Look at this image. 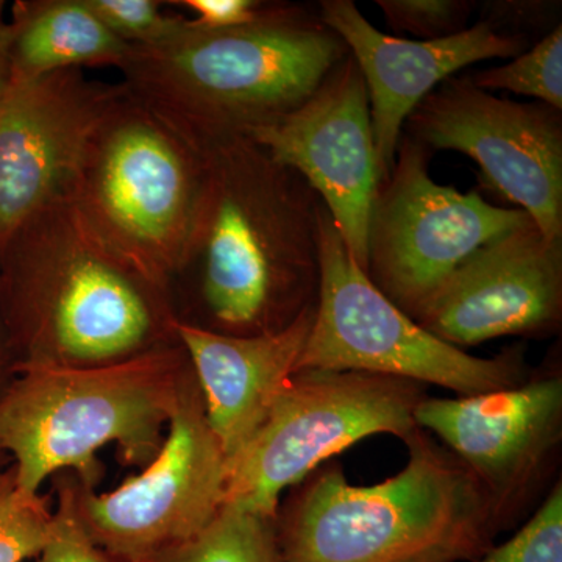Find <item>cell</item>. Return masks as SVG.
Listing matches in <instances>:
<instances>
[{"label": "cell", "mask_w": 562, "mask_h": 562, "mask_svg": "<svg viewBox=\"0 0 562 562\" xmlns=\"http://www.w3.org/2000/svg\"><path fill=\"white\" fill-rule=\"evenodd\" d=\"M201 150V198L168 286L176 319L222 335L279 331L316 305L321 198L249 138Z\"/></svg>", "instance_id": "cell-1"}, {"label": "cell", "mask_w": 562, "mask_h": 562, "mask_svg": "<svg viewBox=\"0 0 562 562\" xmlns=\"http://www.w3.org/2000/svg\"><path fill=\"white\" fill-rule=\"evenodd\" d=\"M0 302L16 371L109 364L179 341L168 292L72 199L41 211L0 249Z\"/></svg>", "instance_id": "cell-2"}, {"label": "cell", "mask_w": 562, "mask_h": 562, "mask_svg": "<svg viewBox=\"0 0 562 562\" xmlns=\"http://www.w3.org/2000/svg\"><path fill=\"white\" fill-rule=\"evenodd\" d=\"M347 55L319 13L266 2L239 27L184 18L169 38L132 46L121 83L202 149L250 138L299 109Z\"/></svg>", "instance_id": "cell-3"}, {"label": "cell", "mask_w": 562, "mask_h": 562, "mask_svg": "<svg viewBox=\"0 0 562 562\" xmlns=\"http://www.w3.org/2000/svg\"><path fill=\"white\" fill-rule=\"evenodd\" d=\"M191 375L179 341L109 364L18 369L0 392V453L13 461L16 486L40 494L70 471L95 487L106 446L125 468H146Z\"/></svg>", "instance_id": "cell-4"}, {"label": "cell", "mask_w": 562, "mask_h": 562, "mask_svg": "<svg viewBox=\"0 0 562 562\" xmlns=\"http://www.w3.org/2000/svg\"><path fill=\"white\" fill-rule=\"evenodd\" d=\"M408 464L373 486L322 472L277 513L286 562H435L486 553L497 516L486 492L449 450L417 428Z\"/></svg>", "instance_id": "cell-5"}, {"label": "cell", "mask_w": 562, "mask_h": 562, "mask_svg": "<svg viewBox=\"0 0 562 562\" xmlns=\"http://www.w3.org/2000/svg\"><path fill=\"white\" fill-rule=\"evenodd\" d=\"M203 169V151L117 83L88 140L72 202L168 292L190 238Z\"/></svg>", "instance_id": "cell-6"}, {"label": "cell", "mask_w": 562, "mask_h": 562, "mask_svg": "<svg viewBox=\"0 0 562 562\" xmlns=\"http://www.w3.org/2000/svg\"><path fill=\"white\" fill-rule=\"evenodd\" d=\"M321 280L312 331L297 371L364 372L460 395L525 380L522 351L476 358L436 338L383 294L358 265L322 203Z\"/></svg>", "instance_id": "cell-7"}, {"label": "cell", "mask_w": 562, "mask_h": 562, "mask_svg": "<svg viewBox=\"0 0 562 562\" xmlns=\"http://www.w3.org/2000/svg\"><path fill=\"white\" fill-rule=\"evenodd\" d=\"M422 384L364 372L301 371L228 461L225 503L277 519L284 491L361 439L417 430ZM224 503V505H225Z\"/></svg>", "instance_id": "cell-8"}, {"label": "cell", "mask_w": 562, "mask_h": 562, "mask_svg": "<svg viewBox=\"0 0 562 562\" xmlns=\"http://www.w3.org/2000/svg\"><path fill=\"white\" fill-rule=\"evenodd\" d=\"M430 155L403 133L369 220L366 273L409 317L472 254L532 222L516 206L436 183Z\"/></svg>", "instance_id": "cell-9"}, {"label": "cell", "mask_w": 562, "mask_h": 562, "mask_svg": "<svg viewBox=\"0 0 562 562\" xmlns=\"http://www.w3.org/2000/svg\"><path fill=\"white\" fill-rule=\"evenodd\" d=\"M88 536L122 562H146L187 541L225 503L228 461L206 419L194 372L173 409L160 452L116 490L95 492L68 471Z\"/></svg>", "instance_id": "cell-10"}, {"label": "cell", "mask_w": 562, "mask_h": 562, "mask_svg": "<svg viewBox=\"0 0 562 562\" xmlns=\"http://www.w3.org/2000/svg\"><path fill=\"white\" fill-rule=\"evenodd\" d=\"M403 133L430 151L471 157L484 184L524 210L547 239H562L561 110L450 77L417 105Z\"/></svg>", "instance_id": "cell-11"}, {"label": "cell", "mask_w": 562, "mask_h": 562, "mask_svg": "<svg viewBox=\"0 0 562 562\" xmlns=\"http://www.w3.org/2000/svg\"><path fill=\"white\" fill-rule=\"evenodd\" d=\"M249 139L313 188L366 271L369 220L383 172L368 90L351 55L299 109Z\"/></svg>", "instance_id": "cell-12"}, {"label": "cell", "mask_w": 562, "mask_h": 562, "mask_svg": "<svg viewBox=\"0 0 562 562\" xmlns=\"http://www.w3.org/2000/svg\"><path fill=\"white\" fill-rule=\"evenodd\" d=\"M114 90L81 69L11 81L0 98V249L41 211L72 199L88 140Z\"/></svg>", "instance_id": "cell-13"}, {"label": "cell", "mask_w": 562, "mask_h": 562, "mask_svg": "<svg viewBox=\"0 0 562 562\" xmlns=\"http://www.w3.org/2000/svg\"><path fill=\"white\" fill-rule=\"evenodd\" d=\"M562 316V239L535 222L472 254L413 317L436 338L468 347L502 336L547 335Z\"/></svg>", "instance_id": "cell-14"}, {"label": "cell", "mask_w": 562, "mask_h": 562, "mask_svg": "<svg viewBox=\"0 0 562 562\" xmlns=\"http://www.w3.org/2000/svg\"><path fill=\"white\" fill-rule=\"evenodd\" d=\"M475 476L497 520L519 502L561 441L562 380L539 376L517 386L461 395L425 397L414 413Z\"/></svg>", "instance_id": "cell-15"}, {"label": "cell", "mask_w": 562, "mask_h": 562, "mask_svg": "<svg viewBox=\"0 0 562 562\" xmlns=\"http://www.w3.org/2000/svg\"><path fill=\"white\" fill-rule=\"evenodd\" d=\"M319 16L344 41L364 80L383 180L394 166L406 121L442 81L475 63L514 58L532 46L480 20L442 40L386 35L351 0H322Z\"/></svg>", "instance_id": "cell-16"}, {"label": "cell", "mask_w": 562, "mask_h": 562, "mask_svg": "<svg viewBox=\"0 0 562 562\" xmlns=\"http://www.w3.org/2000/svg\"><path fill=\"white\" fill-rule=\"evenodd\" d=\"M316 305L288 327L257 336L222 335L176 322L177 339L190 357L206 419L227 461L233 460L271 412L297 371Z\"/></svg>", "instance_id": "cell-17"}, {"label": "cell", "mask_w": 562, "mask_h": 562, "mask_svg": "<svg viewBox=\"0 0 562 562\" xmlns=\"http://www.w3.org/2000/svg\"><path fill=\"white\" fill-rule=\"evenodd\" d=\"M10 27L13 81L85 66L120 69L132 50L95 16L87 0L20 2Z\"/></svg>", "instance_id": "cell-18"}, {"label": "cell", "mask_w": 562, "mask_h": 562, "mask_svg": "<svg viewBox=\"0 0 562 562\" xmlns=\"http://www.w3.org/2000/svg\"><path fill=\"white\" fill-rule=\"evenodd\" d=\"M146 562H286L280 549L276 519L222 506L198 535L169 547Z\"/></svg>", "instance_id": "cell-19"}, {"label": "cell", "mask_w": 562, "mask_h": 562, "mask_svg": "<svg viewBox=\"0 0 562 562\" xmlns=\"http://www.w3.org/2000/svg\"><path fill=\"white\" fill-rule=\"evenodd\" d=\"M480 90L509 91L562 111V27L506 65L465 76Z\"/></svg>", "instance_id": "cell-20"}, {"label": "cell", "mask_w": 562, "mask_h": 562, "mask_svg": "<svg viewBox=\"0 0 562 562\" xmlns=\"http://www.w3.org/2000/svg\"><path fill=\"white\" fill-rule=\"evenodd\" d=\"M50 524L47 498L21 491L11 468L0 473V562L35 560L49 539Z\"/></svg>", "instance_id": "cell-21"}, {"label": "cell", "mask_w": 562, "mask_h": 562, "mask_svg": "<svg viewBox=\"0 0 562 562\" xmlns=\"http://www.w3.org/2000/svg\"><path fill=\"white\" fill-rule=\"evenodd\" d=\"M391 31L419 41L449 38L468 31L479 3L471 0H376Z\"/></svg>", "instance_id": "cell-22"}, {"label": "cell", "mask_w": 562, "mask_h": 562, "mask_svg": "<svg viewBox=\"0 0 562 562\" xmlns=\"http://www.w3.org/2000/svg\"><path fill=\"white\" fill-rule=\"evenodd\" d=\"M55 512H52L50 535L35 562H122L102 550L85 530L74 503L68 471L55 473Z\"/></svg>", "instance_id": "cell-23"}, {"label": "cell", "mask_w": 562, "mask_h": 562, "mask_svg": "<svg viewBox=\"0 0 562 562\" xmlns=\"http://www.w3.org/2000/svg\"><path fill=\"white\" fill-rule=\"evenodd\" d=\"M479 562H562V486L558 483L530 522Z\"/></svg>", "instance_id": "cell-24"}, {"label": "cell", "mask_w": 562, "mask_h": 562, "mask_svg": "<svg viewBox=\"0 0 562 562\" xmlns=\"http://www.w3.org/2000/svg\"><path fill=\"white\" fill-rule=\"evenodd\" d=\"M117 38L131 46H151L169 38L184 18L162 13L157 0H87Z\"/></svg>", "instance_id": "cell-25"}, {"label": "cell", "mask_w": 562, "mask_h": 562, "mask_svg": "<svg viewBox=\"0 0 562 562\" xmlns=\"http://www.w3.org/2000/svg\"><path fill=\"white\" fill-rule=\"evenodd\" d=\"M480 21H486L497 32L527 40L530 33L546 38L561 25V2L547 0H491L479 3Z\"/></svg>", "instance_id": "cell-26"}, {"label": "cell", "mask_w": 562, "mask_h": 562, "mask_svg": "<svg viewBox=\"0 0 562 562\" xmlns=\"http://www.w3.org/2000/svg\"><path fill=\"white\" fill-rule=\"evenodd\" d=\"M181 9H187L194 13L190 18L195 25L203 29L239 27V25L249 24L260 16L266 2L258 0H179L172 2Z\"/></svg>", "instance_id": "cell-27"}, {"label": "cell", "mask_w": 562, "mask_h": 562, "mask_svg": "<svg viewBox=\"0 0 562 562\" xmlns=\"http://www.w3.org/2000/svg\"><path fill=\"white\" fill-rule=\"evenodd\" d=\"M13 81V66H11V27L10 21L3 18L0 9V98L9 90Z\"/></svg>", "instance_id": "cell-28"}, {"label": "cell", "mask_w": 562, "mask_h": 562, "mask_svg": "<svg viewBox=\"0 0 562 562\" xmlns=\"http://www.w3.org/2000/svg\"><path fill=\"white\" fill-rule=\"evenodd\" d=\"M14 373H16V360H14L13 349H11L2 302H0V392L10 383Z\"/></svg>", "instance_id": "cell-29"}, {"label": "cell", "mask_w": 562, "mask_h": 562, "mask_svg": "<svg viewBox=\"0 0 562 562\" xmlns=\"http://www.w3.org/2000/svg\"><path fill=\"white\" fill-rule=\"evenodd\" d=\"M398 562H435V560H431V558L428 557H416V558H409V560H403Z\"/></svg>", "instance_id": "cell-30"}, {"label": "cell", "mask_w": 562, "mask_h": 562, "mask_svg": "<svg viewBox=\"0 0 562 562\" xmlns=\"http://www.w3.org/2000/svg\"><path fill=\"white\" fill-rule=\"evenodd\" d=\"M7 461H9V458H7L5 454L0 453V473L5 471Z\"/></svg>", "instance_id": "cell-31"}, {"label": "cell", "mask_w": 562, "mask_h": 562, "mask_svg": "<svg viewBox=\"0 0 562 562\" xmlns=\"http://www.w3.org/2000/svg\"><path fill=\"white\" fill-rule=\"evenodd\" d=\"M3 454V453H2Z\"/></svg>", "instance_id": "cell-32"}]
</instances>
